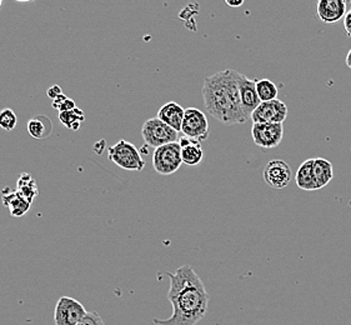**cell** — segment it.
<instances>
[{
  "instance_id": "83f0119b",
  "label": "cell",
  "mask_w": 351,
  "mask_h": 325,
  "mask_svg": "<svg viewBox=\"0 0 351 325\" xmlns=\"http://www.w3.org/2000/svg\"><path fill=\"white\" fill-rule=\"evenodd\" d=\"M346 65L351 69V49L349 50V53H348V56H346Z\"/></svg>"
},
{
  "instance_id": "8fae6325",
  "label": "cell",
  "mask_w": 351,
  "mask_h": 325,
  "mask_svg": "<svg viewBox=\"0 0 351 325\" xmlns=\"http://www.w3.org/2000/svg\"><path fill=\"white\" fill-rule=\"evenodd\" d=\"M240 99L244 113L252 118L254 110L260 106V100L258 92H256V82L247 78L244 74L240 75L239 80Z\"/></svg>"
},
{
  "instance_id": "9c48e42d",
  "label": "cell",
  "mask_w": 351,
  "mask_h": 325,
  "mask_svg": "<svg viewBox=\"0 0 351 325\" xmlns=\"http://www.w3.org/2000/svg\"><path fill=\"white\" fill-rule=\"evenodd\" d=\"M288 118V106L279 99L263 101L252 114L253 123L284 124Z\"/></svg>"
},
{
  "instance_id": "d4e9b609",
  "label": "cell",
  "mask_w": 351,
  "mask_h": 325,
  "mask_svg": "<svg viewBox=\"0 0 351 325\" xmlns=\"http://www.w3.org/2000/svg\"><path fill=\"white\" fill-rule=\"evenodd\" d=\"M63 92H62V88L59 86V85H53L51 88L48 89V97H49L50 99L54 100L59 97V95H62Z\"/></svg>"
},
{
  "instance_id": "277c9868",
  "label": "cell",
  "mask_w": 351,
  "mask_h": 325,
  "mask_svg": "<svg viewBox=\"0 0 351 325\" xmlns=\"http://www.w3.org/2000/svg\"><path fill=\"white\" fill-rule=\"evenodd\" d=\"M141 136L148 147L158 149L170 143L178 142L179 133L158 118H150L143 124Z\"/></svg>"
},
{
  "instance_id": "e0dca14e",
  "label": "cell",
  "mask_w": 351,
  "mask_h": 325,
  "mask_svg": "<svg viewBox=\"0 0 351 325\" xmlns=\"http://www.w3.org/2000/svg\"><path fill=\"white\" fill-rule=\"evenodd\" d=\"M53 132V123L47 115H36L28 121V133L38 141L49 138Z\"/></svg>"
},
{
  "instance_id": "52a82bcc",
  "label": "cell",
  "mask_w": 351,
  "mask_h": 325,
  "mask_svg": "<svg viewBox=\"0 0 351 325\" xmlns=\"http://www.w3.org/2000/svg\"><path fill=\"white\" fill-rule=\"evenodd\" d=\"M84 305L71 297L59 298L54 311L56 325H77L86 315Z\"/></svg>"
},
{
  "instance_id": "f1b7e54d",
  "label": "cell",
  "mask_w": 351,
  "mask_h": 325,
  "mask_svg": "<svg viewBox=\"0 0 351 325\" xmlns=\"http://www.w3.org/2000/svg\"><path fill=\"white\" fill-rule=\"evenodd\" d=\"M1 4H3V1H1V0H0V7H1Z\"/></svg>"
},
{
  "instance_id": "3957f363",
  "label": "cell",
  "mask_w": 351,
  "mask_h": 325,
  "mask_svg": "<svg viewBox=\"0 0 351 325\" xmlns=\"http://www.w3.org/2000/svg\"><path fill=\"white\" fill-rule=\"evenodd\" d=\"M108 158L121 169L141 171L145 168V160L141 156V150L124 139L108 149Z\"/></svg>"
},
{
  "instance_id": "2e32d148",
  "label": "cell",
  "mask_w": 351,
  "mask_h": 325,
  "mask_svg": "<svg viewBox=\"0 0 351 325\" xmlns=\"http://www.w3.org/2000/svg\"><path fill=\"white\" fill-rule=\"evenodd\" d=\"M313 171H314L316 191L323 189L324 186H326L328 184L330 183L331 179L334 177L332 164L324 158L314 159Z\"/></svg>"
},
{
  "instance_id": "5bb4252c",
  "label": "cell",
  "mask_w": 351,
  "mask_h": 325,
  "mask_svg": "<svg viewBox=\"0 0 351 325\" xmlns=\"http://www.w3.org/2000/svg\"><path fill=\"white\" fill-rule=\"evenodd\" d=\"M1 199L4 205L10 210V214L15 218H21L23 215H25L32 206V203L24 197H21L16 189L12 191L9 188H5L3 191Z\"/></svg>"
},
{
  "instance_id": "cb8c5ba5",
  "label": "cell",
  "mask_w": 351,
  "mask_h": 325,
  "mask_svg": "<svg viewBox=\"0 0 351 325\" xmlns=\"http://www.w3.org/2000/svg\"><path fill=\"white\" fill-rule=\"evenodd\" d=\"M77 325H106L101 317L97 311H88L84 318L82 319Z\"/></svg>"
},
{
  "instance_id": "7402d4cb",
  "label": "cell",
  "mask_w": 351,
  "mask_h": 325,
  "mask_svg": "<svg viewBox=\"0 0 351 325\" xmlns=\"http://www.w3.org/2000/svg\"><path fill=\"white\" fill-rule=\"evenodd\" d=\"M16 123H18L16 114L12 109L0 110V128L1 129L7 130V132H12L16 127Z\"/></svg>"
},
{
  "instance_id": "4316f807",
  "label": "cell",
  "mask_w": 351,
  "mask_h": 325,
  "mask_svg": "<svg viewBox=\"0 0 351 325\" xmlns=\"http://www.w3.org/2000/svg\"><path fill=\"white\" fill-rule=\"evenodd\" d=\"M225 3L229 5V7L232 8H239L244 4V1L243 0H239V1H230V0H225Z\"/></svg>"
},
{
  "instance_id": "5b68a950",
  "label": "cell",
  "mask_w": 351,
  "mask_h": 325,
  "mask_svg": "<svg viewBox=\"0 0 351 325\" xmlns=\"http://www.w3.org/2000/svg\"><path fill=\"white\" fill-rule=\"evenodd\" d=\"M183 164L182 147L179 142L170 143L155 149L153 154V167L160 176H171L176 173Z\"/></svg>"
},
{
  "instance_id": "603a6c76",
  "label": "cell",
  "mask_w": 351,
  "mask_h": 325,
  "mask_svg": "<svg viewBox=\"0 0 351 325\" xmlns=\"http://www.w3.org/2000/svg\"><path fill=\"white\" fill-rule=\"evenodd\" d=\"M51 106L54 109H56L59 113H63V112H69V110H73V109H75L77 108V104H75V101L73 99H69L66 95H59L56 99L53 100V103H51Z\"/></svg>"
},
{
  "instance_id": "d6986e66",
  "label": "cell",
  "mask_w": 351,
  "mask_h": 325,
  "mask_svg": "<svg viewBox=\"0 0 351 325\" xmlns=\"http://www.w3.org/2000/svg\"><path fill=\"white\" fill-rule=\"evenodd\" d=\"M16 191L21 197H24L30 203H33V200L39 195L36 180L28 173L21 174V177L18 179V183H16Z\"/></svg>"
},
{
  "instance_id": "ba28073f",
  "label": "cell",
  "mask_w": 351,
  "mask_h": 325,
  "mask_svg": "<svg viewBox=\"0 0 351 325\" xmlns=\"http://www.w3.org/2000/svg\"><path fill=\"white\" fill-rule=\"evenodd\" d=\"M252 136H253L254 143L260 148H276L284 136V124L253 123Z\"/></svg>"
},
{
  "instance_id": "6da1fadb",
  "label": "cell",
  "mask_w": 351,
  "mask_h": 325,
  "mask_svg": "<svg viewBox=\"0 0 351 325\" xmlns=\"http://www.w3.org/2000/svg\"><path fill=\"white\" fill-rule=\"evenodd\" d=\"M170 279L168 300L173 314L168 319H154L156 325H197L208 313L210 297L202 278L190 265H183L176 273L165 272Z\"/></svg>"
},
{
  "instance_id": "44dd1931",
  "label": "cell",
  "mask_w": 351,
  "mask_h": 325,
  "mask_svg": "<svg viewBox=\"0 0 351 325\" xmlns=\"http://www.w3.org/2000/svg\"><path fill=\"white\" fill-rule=\"evenodd\" d=\"M256 92L261 103L278 99V86L270 79H261L256 82Z\"/></svg>"
},
{
  "instance_id": "ac0fdd59",
  "label": "cell",
  "mask_w": 351,
  "mask_h": 325,
  "mask_svg": "<svg viewBox=\"0 0 351 325\" xmlns=\"http://www.w3.org/2000/svg\"><path fill=\"white\" fill-rule=\"evenodd\" d=\"M313 165H314V159H308L302 162L296 171L295 183L302 191H316Z\"/></svg>"
},
{
  "instance_id": "8992f818",
  "label": "cell",
  "mask_w": 351,
  "mask_h": 325,
  "mask_svg": "<svg viewBox=\"0 0 351 325\" xmlns=\"http://www.w3.org/2000/svg\"><path fill=\"white\" fill-rule=\"evenodd\" d=\"M182 133L184 136L195 139L199 142L206 141L209 138V121L203 110L197 108H186L184 113Z\"/></svg>"
},
{
  "instance_id": "7c38bea8",
  "label": "cell",
  "mask_w": 351,
  "mask_h": 325,
  "mask_svg": "<svg viewBox=\"0 0 351 325\" xmlns=\"http://www.w3.org/2000/svg\"><path fill=\"white\" fill-rule=\"evenodd\" d=\"M316 9L320 21L326 24L337 23L346 15V3L344 0H320Z\"/></svg>"
},
{
  "instance_id": "7a4b0ae2",
  "label": "cell",
  "mask_w": 351,
  "mask_h": 325,
  "mask_svg": "<svg viewBox=\"0 0 351 325\" xmlns=\"http://www.w3.org/2000/svg\"><path fill=\"white\" fill-rule=\"evenodd\" d=\"M240 75L239 71L226 69L204 79L202 93L206 112L226 125L244 124L250 119L241 106Z\"/></svg>"
},
{
  "instance_id": "30bf717a",
  "label": "cell",
  "mask_w": 351,
  "mask_h": 325,
  "mask_svg": "<svg viewBox=\"0 0 351 325\" xmlns=\"http://www.w3.org/2000/svg\"><path fill=\"white\" fill-rule=\"evenodd\" d=\"M263 178L270 188L284 189L291 182L293 171L288 162L281 159H274L267 162L265 169L263 171Z\"/></svg>"
},
{
  "instance_id": "ffe728a7",
  "label": "cell",
  "mask_w": 351,
  "mask_h": 325,
  "mask_svg": "<svg viewBox=\"0 0 351 325\" xmlns=\"http://www.w3.org/2000/svg\"><path fill=\"white\" fill-rule=\"evenodd\" d=\"M59 121L68 129L77 132V129L82 125V123H84L85 115L82 109L75 108V109L69 110V112L59 113Z\"/></svg>"
},
{
  "instance_id": "484cf974",
  "label": "cell",
  "mask_w": 351,
  "mask_h": 325,
  "mask_svg": "<svg viewBox=\"0 0 351 325\" xmlns=\"http://www.w3.org/2000/svg\"><path fill=\"white\" fill-rule=\"evenodd\" d=\"M344 30L346 36L351 38V9L346 13L344 18Z\"/></svg>"
},
{
  "instance_id": "4fadbf2b",
  "label": "cell",
  "mask_w": 351,
  "mask_h": 325,
  "mask_svg": "<svg viewBox=\"0 0 351 325\" xmlns=\"http://www.w3.org/2000/svg\"><path fill=\"white\" fill-rule=\"evenodd\" d=\"M184 113H185V109L183 106H179L176 101H169L159 109L156 118L164 121L167 125L173 128L179 133V132H182Z\"/></svg>"
},
{
  "instance_id": "9a60e30c",
  "label": "cell",
  "mask_w": 351,
  "mask_h": 325,
  "mask_svg": "<svg viewBox=\"0 0 351 325\" xmlns=\"http://www.w3.org/2000/svg\"><path fill=\"white\" fill-rule=\"evenodd\" d=\"M179 144L182 147V159H183L184 164L190 165V167H195L197 164L203 162L204 150L202 142L183 136V138H180Z\"/></svg>"
}]
</instances>
